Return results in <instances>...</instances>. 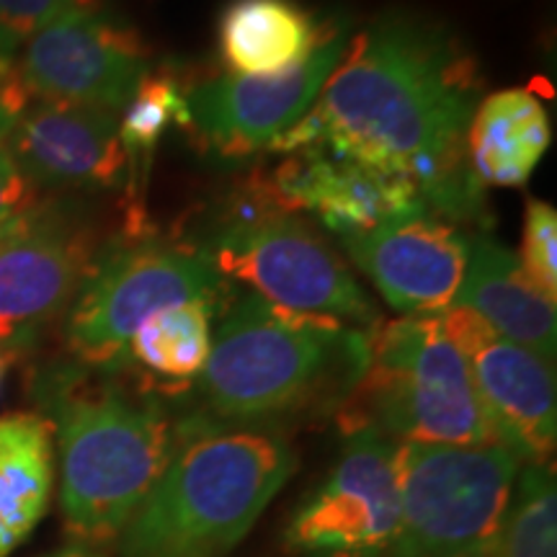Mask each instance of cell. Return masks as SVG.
<instances>
[{
  "label": "cell",
  "mask_w": 557,
  "mask_h": 557,
  "mask_svg": "<svg viewBox=\"0 0 557 557\" xmlns=\"http://www.w3.org/2000/svg\"><path fill=\"white\" fill-rule=\"evenodd\" d=\"M233 287L197 240L163 238L150 225L124 227L96 250L67 308L70 359L90 369L132 367L129 341L145 320L173 305L205 299L225 308Z\"/></svg>",
  "instance_id": "cell-6"
},
{
  "label": "cell",
  "mask_w": 557,
  "mask_h": 557,
  "mask_svg": "<svg viewBox=\"0 0 557 557\" xmlns=\"http://www.w3.org/2000/svg\"><path fill=\"white\" fill-rule=\"evenodd\" d=\"M470 557H493L491 553H485V555H470Z\"/></svg>",
  "instance_id": "cell-31"
},
{
  "label": "cell",
  "mask_w": 557,
  "mask_h": 557,
  "mask_svg": "<svg viewBox=\"0 0 557 557\" xmlns=\"http://www.w3.org/2000/svg\"><path fill=\"white\" fill-rule=\"evenodd\" d=\"M21 41L13 37V34L0 24V65H9V62H16V52H18Z\"/></svg>",
  "instance_id": "cell-28"
},
{
  "label": "cell",
  "mask_w": 557,
  "mask_h": 557,
  "mask_svg": "<svg viewBox=\"0 0 557 557\" xmlns=\"http://www.w3.org/2000/svg\"><path fill=\"white\" fill-rule=\"evenodd\" d=\"M483 78L447 26L423 13H382L348 39L318 101L269 152L308 145L413 181L431 214L483 222L485 186L468 160V124Z\"/></svg>",
  "instance_id": "cell-1"
},
{
  "label": "cell",
  "mask_w": 557,
  "mask_h": 557,
  "mask_svg": "<svg viewBox=\"0 0 557 557\" xmlns=\"http://www.w3.org/2000/svg\"><path fill=\"white\" fill-rule=\"evenodd\" d=\"M329 26L297 0H230L220 13L218 45L233 73L271 75L308 58Z\"/></svg>",
  "instance_id": "cell-20"
},
{
  "label": "cell",
  "mask_w": 557,
  "mask_h": 557,
  "mask_svg": "<svg viewBox=\"0 0 557 557\" xmlns=\"http://www.w3.org/2000/svg\"><path fill=\"white\" fill-rule=\"evenodd\" d=\"M475 312L491 331L553 361L557 348L555 302L534 287L519 256L493 238L472 240L457 302Z\"/></svg>",
  "instance_id": "cell-17"
},
{
  "label": "cell",
  "mask_w": 557,
  "mask_h": 557,
  "mask_svg": "<svg viewBox=\"0 0 557 557\" xmlns=\"http://www.w3.org/2000/svg\"><path fill=\"white\" fill-rule=\"evenodd\" d=\"M521 465L500 444L398 442L400 521L385 557L496 553Z\"/></svg>",
  "instance_id": "cell-8"
},
{
  "label": "cell",
  "mask_w": 557,
  "mask_h": 557,
  "mask_svg": "<svg viewBox=\"0 0 557 557\" xmlns=\"http://www.w3.org/2000/svg\"><path fill=\"white\" fill-rule=\"evenodd\" d=\"M557 212L547 201L532 199L527 205L524 222V253L521 267L542 295L557 299Z\"/></svg>",
  "instance_id": "cell-24"
},
{
  "label": "cell",
  "mask_w": 557,
  "mask_h": 557,
  "mask_svg": "<svg viewBox=\"0 0 557 557\" xmlns=\"http://www.w3.org/2000/svg\"><path fill=\"white\" fill-rule=\"evenodd\" d=\"M346 21L331 24L308 58L271 75H220L186 90L189 127L207 152L238 163L269 150L318 101L320 90L344 58Z\"/></svg>",
  "instance_id": "cell-11"
},
{
  "label": "cell",
  "mask_w": 557,
  "mask_h": 557,
  "mask_svg": "<svg viewBox=\"0 0 557 557\" xmlns=\"http://www.w3.org/2000/svg\"><path fill=\"white\" fill-rule=\"evenodd\" d=\"M5 150L34 186L78 191L127 186L116 111L39 101L21 114Z\"/></svg>",
  "instance_id": "cell-16"
},
{
  "label": "cell",
  "mask_w": 557,
  "mask_h": 557,
  "mask_svg": "<svg viewBox=\"0 0 557 557\" xmlns=\"http://www.w3.org/2000/svg\"><path fill=\"white\" fill-rule=\"evenodd\" d=\"M442 320L468 359L478 398L500 447L511 449L524 465L553 462L557 442L553 361L498 336L462 305H451Z\"/></svg>",
  "instance_id": "cell-13"
},
{
  "label": "cell",
  "mask_w": 557,
  "mask_h": 557,
  "mask_svg": "<svg viewBox=\"0 0 557 557\" xmlns=\"http://www.w3.org/2000/svg\"><path fill=\"white\" fill-rule=\"evenodd\" d=\"M176 449L120 534L122 557H227L297 470L278 431L178 413Z\"/></svg>",
  "instance_id": "cell-4"
},
{
  "label": "cell",
  "mask_w": 557,
  "mask_h": 557,
  "mask_svg": "<svg viewBox=\"0 0 557 557\" xmlns=\"http://www.w3.org/2000/svg\"><path fill=\"white\" fill-rule=\"evenodd\" d=\"M32 107V90L21 78L18 62H9V65H0V145H5V139L16 127L26 109Z\"/></svg>",
  "instance_id": "cell-27"
},
{
  "label": "cell",
  "mask_w": 557,
  "mask_h": 557,
  "mask_svg": "<svg viewBox=\"0 0 557 557\" xmlns=\"http://www.w3.org/2000/svg\"><path fill=\"white\" fill-rule=\"evenodd\" d=\"M369 331L338 318L233 292L218 336L191 382V413L214 426L271 429L325 416L351 398L369 367Z\"/></svg>",
  "instance_id": "cell-3"
},
{
  "label": "cell",
  "mask_w": 557,
  "mask_h": 557,
  "mask_svg": "<svg viewBox=\"0 0 557 557\" xmlns=\"http://www.w3.org/2000/svg\"><path fill=\"white\" fill-rule=\"evenodd\" d=\"M47 557H103V555L96 547L78 545V542H70L67 547H62V549H58V553H52Z\"/></svg>",
  "instance_id": "cell-29"
},
{
  "label": "cell",
  "mask_w": 557,
  "mask_h": 557,
  "mask_svg": "<svg viewBox=\"0 0 557 557\" xmlns=\"http://www.w3.org/2000/svg\"><path fill=\"white\" fill-rule=\"evenodd\" d=\"M493 557H557V487L553 462L521 465Z\"/></svg>",
  "instance_id": "cell-23"
},
{
  "label": "cell",
  "mask_w": 557,
  "mask_h": 557,
  "mask_svg": "<svg viewBox=\"0 0 557 557\" xmlns=\"http://www.w3.org/2000/svg\"><path fill=\"white\" fill-rule=\"evenodd\" d=\"M369 367L338 410L341 431L374 429L393 442L498 444L468 359L442 315H406L369 331Z\"/></svg>",
  "instance_id": "cell-5"
},
{
  "label": "cell",
  "mask_w": 557,
  "mask_h": 557,
  "mask_svg": "<svg viewBox=\"0 0 557 557\" xmlns=\"http://www.w3.org/2000/svg\"><path fill=\"white\" fill-rule=\"evenodd\" d=\"M37 201V186L24 176L5 145H0V230L29 212Z\"/></svg>",
  "instance_id": "cell-26"
},
{
  "label": "cell",
  "mask_w": 557,
  "mask_h": 557,
  "mask_svg": "<svg viewBox=\"0 0 557 557\" xmlns=\"http://www.w3.org/2000/svg\"><path fill=\"white\" fill-rule=\"evenodd\" d=\"M256 184L282 212L315 214L338 238L429 212L413 181L325 145L287 152L269 176H256Z\"/></svg>",
  "instance_id": "cell-14"
},
{
  "label": "cell",
  "mask_w": 557,
  "mask_h": 557,
  "mask_svg": "<svg viewBox=\"0 0 557 557\" xmlns=\"http://www.w3.org/2000/svg\"><path fill=\"white\" fill-rule=\"evenodd\" d=\"M16 62L41 101L120 111L152 70V50L127 21L99 9L45 26Z\"/></svg>",
  "instance_id": "cell-12"
},
{
  "label": "cell",
  "mask_w": 557,
  "mask_h": 557,
  "mask_svg": "<svg viewBox=\"0 0 557 557\" xmlns=\"http://www.w3.org/2000/svg\"><path fill=\"white\" fill-rule=\"evenodd\" d=\"M398 521V442L351 429L329 475L292 513L284 545L297 557H385Z\"/></svg>",
  "instance_id": "cell-10"
},
{
  "label": "cell",
  "mask_w": 557,
  "mask_h": 557,
  "mask_svg": "<svg viewBox=\"0 0 557 557\" xmlns=\"http://www.w3.org/2000/svg\"><path fill=\"white\" fill-rule=\"evenodd\" d=\"M222 308L205 299L173 305L145 320L129 341V361L173 400L189 393L212 351V320Z\"/></svg>",
  "instance_id": "cell-21"
},
{
  "label": "cell",
  "mask_w": 557,
  "mask_h": 557,
  "mask_svg": "<svg viewBox=\"0 0 557 557\" xmlns=\"http://www.w3.org/2000/svg\"><path fill=\"white\" fill-rule=\"evenodd\" d=\"M549 116L532 90L480 99L468 124V160L480 186H524L549 148Z\"/></svg>",
  "instance_id": "cell-18"
},
{
  "label": "cell",
  "mask_w": 557,
  "mask_h": 557,
  "mask_svg": "<svg viewBox=\"0 0 557 557\" xmlns=\"http://www.w3.org/2000/svg\"><path fill=\"white\" fill-rule=\"evenodd\" d=\"M341 243L389 308L403 315L447 312L462 289L472 248L462 225L431 212L341 235Z\"/></svg>",
  "instance_id": "cell-15"
},
{
  "label": "cell",
  "mask_w": 557,
  "mask_h": 557,
  "mask_svg": "<svg viewBox=\"0 0 557 557\" xmlns=\"http://www.w3.org/2000/svg\"><path fill=\"white\" fill-rule=\"evenodd\" d=\"M11 361H13V357H9V354L0 348V389H3V382H5V374H9Z\"/></svg>",
  "instance_id": "cell-30"
},
{
  "label": "cell",
  "mask_w": 557,
  "mask_h": 557,
  "mask_svg": "<svg viewBox=\"0 0 557 557\" xmlns=\"http://www.w3.org/2000/svg\"><path fill=\"white\" fill-rule=\"evenodd\" d=\"M94 225L67 201H37L0 230V348L32 351L70 302L94 263Z\"/></svg>",
  "instance_id": "cell-9"
},
{
  "label": "cell",
  "mask_w": 557,
  "mask_h": 557,
  "mask_svg": "<svg viewBox=\"0 0 557 557\" xmlns=\"http://www.w3.org/2000/svg\"><path fill=\"white\" fill-rule=\"evenodd\" d=\"M99 9L103 0H0V24L24 41L70 13Z\"/></svg>",
  "instance_id": "cell-25"
},
{
  "label": "cell",
  "mask_w": 557,
  "mask_h": 557,
  "mask_svg": "<svg viewBox=\"0 0 557 557\" xmlns=\"http://www.w3.org/2000/svg\"><path fill=\"white\" fill-rule=\"evenodd\" d=\"M169 127H189V107L186 90L181 88L176 75L150 73L139 83L132 96L124 116L120 120V143L127 156V194L129 201L137 186L148 178L152 156H156L160 137Z\"/></svg>",
  "instance_id": "cell-22"
},
{
  "label": "cell",
  "mask_w": 557,
  "mask_h": 557,
  "mask_svg": "<svg viewBox=\"0 0 557 557\" xmlns=\"http://www.w3.org/2000/svg\"><path fill=\"white\" fill-rule=\"evenodd\" d=\"M54 487V434L37 410L0 416V557L24 545L47 517Z\"/></svg>",
  "instance_id": "cell-19"
},
{
  "label": "cell",
  "mask_w": 557,
  "mask_h": 557,
  "mask_svg": "<svg viewBox=\"0 0 557 557\" xmlns=\"http://www.w3.org/2000/svg\"><path fill=\"white\" fill-rule=\"evenodd\" d=\"M34 398L60 459V511L73 542L120 540L176 449L178 416L158 382L135 367H45Z\"/></svg>",
  "instance_id": "cell-2"
},
{
  "label": "cell",
  "mask_w": 557,
  "mask_h": 557,
  "mask_svg": "<svg viewBox=\"0 0 557 557\" xmlns=\"http://www.w3.org/2000/svg\"><path fill=\"white\" fill-rule=\"evenodd\" d=\"M197 243L227 284H248L271 305L348 320L364 331L382 323L336 250L308 222L271 205L256 181Z\"/></svg>",
  "instance_id": "cell-7"
}]
</instances>
